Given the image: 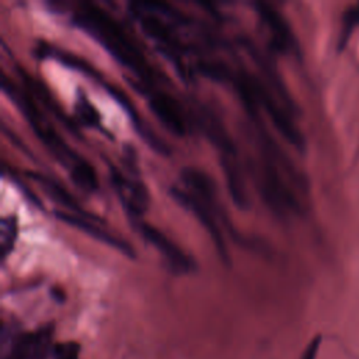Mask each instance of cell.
Returning <instances> with one entry per match:
<instances>
[{
  "label": "cell",
  "instance_id": "obj_1",
  "mask_svg": "<svg viewBox=\"0 0 359 359\" xmlns=\"http://www.w3.org/2000/svg\"><path fill=\"white\" fill-rule=\"evenodd\" d=\"M72 21L143 81L151 80L153 70L139 46L135 45L123 28L102 8L93 3H84L81 10L74 13Z\"/></svg>",
  "mask_w": 359,
  "mask_h": 359
},
{
  "label": "cell",
  "instance_id": "obj_2",
  "mask_svg": "<svg viewBox=\"0 0 359 359\" xmlns=\"http://www.w3.org/2000/svg\"><path fill=\"white\" fill-rule=\"evenodd\" d=\"M1 88L10 97V100L18 107V109L32 128L36 137L45 144L49 153L62 165L66 167L67 171H70L79 161L83 160V157L76 154L69 147V144L59 136L55 128L43 116L42 111L38 108L34 98L25 90H21L18 86H15L6 74H3L1 77Z\"/></svg>",
  "mask_w": 359,
  "mask_h": 359
},
{
  "label": "cell",
  "instance_id": "obj_3",
  "mask_svg": "<svg viewBox=\"0 0 359 359\" xmlns=\"http://www.w3.org/2000/svg\"><path fill=\"white\" fill-rule=\"evenodd\" d=\"M170 195L178 205H181L184 209L191 212L195 216V219L205 227V230L208 231V234L210 236V238L216 247L219 257L222 258V261L224 264H229L230 257H229V251L226 247L224 236L217 223L216 213L205 202H202L199 198H196L194 194H191L188 189L171 187Z\"/></svg>",
  "mask_w": 359,
  "mask_h": 359
},
{
  "label": "cell",
  "instance_id": "obj_4",
  "mask_svg": "<svg viewBox=\"0 0 359 359\" xmlns=\"http://www.w3.org/2000/svg\"><path fill=\"white\" fill-rule=\"evenodd\" d=\"M251 84L258 101V105L265 109V112L269 115L273 126L279 130V133L297 150L303 151L306 147L304 137L302 132L294 126L293 121L289 116V111L285 109L276 100L275 95L266 88L265 84H262L259 80L251 79Z\"/></svg>",
  "mask_w": 359,
  "mask_h": 359
},
{
  "label": "cell",
  "instance_id": "obj_5",
  "mask_svg": "<svg viewBox=\"0 0 359 359\" xmlns=\"http://www.w3.org/2000/svg\"><path fill=\"white\" fill-rule=\"evenodd\" d=\"M136 224L142 237L161 254L171 272H174L175 275H187L195 271L196 266L194 259L164 233H161L158 229L149 223L136 222Z\"/></svg>",
  "mask_w": 359,
  "mask_h": 359
},
{
  "label": "cell",
  "instance_id": "obj_6",
  "mask_svg": "<svg viewBox=\"0 0 359 359\" xmlns=\"http://www.w3.org/2000/svg\"><path fill=\"white\" fill-rule=\"evenodd\" d=\"M109 178L126 213L133 222H139L146 213L150 202L146 185L139 178L125 177L116 167H109Z\"/></svg>",
  "mask_w": 359,
  "mask_h": 359
},
{
  "label": "cell",
  "instance_id": "obj_7",
  "mask_svg": "<svg viewBox=\"0 0 359 359\" xmlns=\"http://www.w3.org/2000/svg\"><path fill=\"white\" fill-rule=\"evenodd\" d=\"M257 14L269 34L271 46L280 53H297L296 38L282 14L268 3L255 4Z\"/></svg>",
  "mask_w": 359,
  "mask_h": 359
},
{
  "label": "cell",
  "instance_id": "obj_8",
  "mask_svg": "<svg viewBox=\"0 0 359 359\" xmlns=\"http://www.w3.org/2000/svg\"><path fill=\"white\" fill-rule=\"evenodd\" d=\"M149 108L160 123L175 136H185L187 121L178 101L161 90L147 88L146 91Z\"/></svg>",
  "mask_w": 359,
  "mask_h": 359
},
{
  "label": "cell",
  "instance_id": "obj_9",
  "mask_svg": "<svg viewBox=\"0 0 359 359\" xmlns=\"http://www.w3.org/2000/svg\"><path fill=\"white\" fill-rule=\"evenodd\" d=\"M55 216L62 220L63 223L88 234L90 237L95 238L97 241H101L102 244H107L115 250H118L119 252H122L123 255L129 257V258H135L136 252L133 250V247L123 238L109 233L108 230H105L104 227L98 226L97 223L93 222V219L95 217H87V216H80V215H76V213H72V212H67V210H56L55 212Z\"/></svg>",
  "mask_w": 359,
  "mask_h": 359
},
{
  "label": "cell",
  "instance_id": "obj_10",
  "mask_svg": "<svg viewBox=\"0 0 359 359\" xmlns=\"http://www.w3.org/2000/svg\"><path fill=\"white\" fill-rule=\"evenodd\" d=\"M181 181L184 182L187 189L202 202H205L216 213L217 217H220L223 222H227V217L226 215H223V209L217 198L215 182L206 172L194 167H185L181 171Z\"/></svg>",
  "mask_w": 359,
  "mask_h": 359
},
{
  "label": "cell",
  "instance_id": "obj_11",
  "mask_svg": "<svg viewBox=\"0 0 359 359\" xmlns=\"http://www.w3.org/2000/svg\"><path fill=\"white\" fill-rule=\"evenodd\" d=\"M223 174L226 177V184L229 188V194L233 199V202L240 209H247L250 206L248 192L244 181V175L237 158V154H229V156H220Z\"/></svg>",
  "mask_w": 359,
  "mask_h": 359
},
{
  "label": "cell",
  "instance_id": "obj_12",
  "mask_svg": "<svg viewBox=\"0 0 359 359\" xmlns=\"http://www.w3.org/2000/svg\"><path fill=\"white\" fill-rule=\"evenodd\" d=\"M32 332L20 331L13 323L1 331V359H29Z\"/></svg>",
  "mask_w": 359,
  "mask_h": 359
},
{
  "label": "cell",
  "instance_id": "obj_13",
  "mask_svg": "<svg viewBox=\"0 0 359 359\" xmlns=\"http://www.w3.org/2000/svg\"><path fill=\"white\" fill-rule=\"evenodd\" d=\"M28 177H31L43 191L45 194L53 199L55 202L63 205L67 212H72V213H76V215H80V216H87V217H95L93 215H88L80 205L79 202L73 198V195H70L57 181L43 175V174H39V172H27ZM97 219V217H95Z\"/></svg>",
  "mask_w": 359,
  "mask_h": 359
},
{
  "label": "cell",
  "instance_id": "obj_14",
  "mask_svg": "<svg viewBox=\"0 0 359 359\" xmlns=\"http://www.w3.org/2000/svg\"><path fill=\"white\" fill-rule=\"evenodd\" d=\"M53 324H45L32 332L31 356L29 359H49L52 358L53 345Z\"/></svg>",
  "mask_w": 359,
  "mask_h": 359
},
{
  "label": "cell",
  "instance_id": "obj_15",
  "mask_svg": "<svg viewBox=\"0 0 359 359\" xmlns=\"http://www.w3.org/2000/svg\"><path fill=\"white\" fill-rule=\"evenodd\" d=\"M69 175L73 181V184L80 188L84 192H94L98 189V180L97 174L90 163H87L84 158L79 161L70 171Z\"/></svg>",
  "mask_w": 359,
  "mask_h": 359
},
{
  "label": "cell",
  "instance_id": "obj_16",
  "mask_svg": "<svg viewBox=\"0 0 359 359\" xmlns=\"http://www.w3.org/2000/svg\"><path fill=\"white\" fill-rule=\"evenodd\" d=\"M74 111H76L80 122H83L87 126H91V128L101 129V118H100L98 111L88 101L86 94L83 91H80V90L77 91V95H76Z\"/></svg>",
  "mask_w": 359,
  "mask_h": 359
},
{
  "label": "cell",
  "instance_id": "obj_17",
  "mask_svg": "<svg viewBox=\"0 0 359 359\" xmlns=\"http://www.w3.org/2000/svg\"><path fill=\"white\" fill-rule=\"evenodd\" d=\"M17 217L8 215L0 222V255L4 259L13 250L17 238Z\"/></svg>",
  "mask_w": 359,
  "mask_h": 359
},
{
  "label": "cell",
  "instance_id": "obj_18",
  "mask_svg": "<svg viewBox=\"0 0 359 359\" xmlns=\"http://www.w3.org/2000/svg\"><path fill=\"white\" fill-rule=\"evenodd\" d=\"M359 25V4L355 7H351L349 10H346V13L344 14L342 18V31H341V36H339V49L345 46L346 41L349 39L352 31Z\"/></svg>",
  "mask_w": 359,
  "mask_h": 359
},
{
  "label": "cell",
  "instance_id": "obj_19",
  "mask_svg": "<svg viewBox=\"0 0 359 359\" xmlns=\"http://www.w3.org/2000/svg\"><path fill=\"white\" fill-rule=\"evenodd\" d=\"M80 349L81 346L76 341L57 342L53 345L52 359H79Z\"/></svg>",
  "mask_w": 359,
  "mask_h": 359
},
{
  "label": "cell",
  "instance_id": "obj_20",
  "mask_svg": "<svg viewBox=\"0 0 359 359\" xmlns=\"http://www.w3.org/2000/svg\"><path fill=\"white\" fill-rule=\"evenodd\" d=\"M320 345H321V335H316L306 346V349L303 351L300 359H316L317 358V353H318V349H320Z\"/></svg>",
  "mask_w": 359,
  "mask_h": 359
}]
</instances>
